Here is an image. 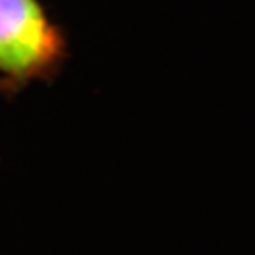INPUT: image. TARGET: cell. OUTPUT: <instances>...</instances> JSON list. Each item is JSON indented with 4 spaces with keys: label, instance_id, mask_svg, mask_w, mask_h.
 I'll use <instances>...</instances> for the list:
<instances>
[{
    "label": "cell",
    "instance_id": "cell-1",
    "mask_svg": "<svg viewBox=\"0 0 255 255\" xmlns=\"http://www.w3.org/2000/svg\"><path fill=\"white\" fill-rule=\"evenodd\" d=\"M65 42L37 0H0V71L13 80L42 76L63 57Z\"/></svg>",
    "mask_w": 255,
    "mask_h": 255
}]
</instances>
